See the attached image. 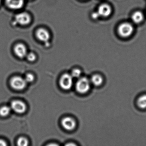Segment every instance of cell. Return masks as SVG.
<instances>
[{"mask_svg":"<svg viewBox=\"0 0 146 146\" xmlns=\"http://www.w3.org/2000/svg\"><path fill=\"white\" fill-rule=\"evenodd\" d=\"M119 35L123 37H128L133 34L134 28L129 23H125L121 24L118 28Z\"/></svg>","mask_w":146,"mask_h":146,"instance_id":"7a4b0ae2","label":"cell"},{"mask_svg":"<svg viewBox=\"0 0 146 146\" xmlns=\"http://www.w3.org/2000/svg\"><path fill=\"white\" fill-rule=\"evenodd\" d=\"M26 84L25 79L21 77H14L11 81V86L16 90H23L26 87Z\"/></svg>","mask_w":146,"mask_h":146,"instance_id":"3957f363","label":"cell"},{"mask_svg":"<svg viewBox=\"0 0 146 146\" xmlns=\"http://www.w3.org/2000/svg\"><path fill=\"white\" fill-rule=\"evenodd\" d=\"M73 84V77L69 74L63 75L60 78V84L63 89L67 90L71 88Z\"/></svg>","mask_w":146,"mask_h":146,"instance_id":"277c9868","label":"cell"},{"mask_svg":"<svg viewBox=\"0 0 146 146\" xmlns=\"http://www.w3.org/2000/svg\"><path fill=\"white\" fill-rule=\"evenodd\" d=\"M6 3L9 8L19 10L23 6L24 0H6Z\"/></svg>","mask_w":146,"mask_h":146,"instance_id":"9c48e42d","label":"cell"},{"mask_svg":"<svg viewBox=\"0 0 146 146\" xmlns=\"http://www.w3.org/2000/svg\"><path fill=\"white\" fill-rule=\"evenodd\" d=\"M7 145V144L4 140L0 139V146H5Z\"/></svg>","mask_w":146,"mask_h":146,"instance_id":"44dd1931","label":"cell"},{"mask_svg":"<svg viewBox=\"0 0 146 146\" xmlns=\"http://www.w3.org/2000/svg\"><path fill=\"white\" fill-rule=\"evenodd\" d=\"M100 17V15H99V13H98V12L97 11L95 12H94L92 13V17L93 19H98Z\"/></svg>","mask_w":146,"mask_h":146,"instance_id":"ffe728a7","label":"cell"},{"mask_svg":"<svg viewBox=\"0 0 146 146\" xmlns=\"http://www.w3.org/2000/svg\"><path fill=\"white\" fill-rule=\"evenodd\" d=\"M11 108L4 106L0 108V115L2 117L7 116L11 112Z\"/></svg>","mask_w":146,"mask_h":146,"instance_id":"9a60e30c","label":"cell"},{"mask_svg":"<svg viewBox=\"0 0 146 146\" xmlns=\"http://www.w3.org/2000/svg\"><path fill=\"white\" fill-rule=\"evenodd\" d=\"M62 126L67 130H72L75 129L76 126V121L70 117H66L62 119L61 121Z\"/></svg>","mask_w":146,"mask_h":146,"instance_id":"ba28073f","label":"cell"},{"mask_svg":"<svg viewBox=\"0 0 146 146\" xmlns=\"http://www.w3.org/2000/svg\"><path fill=\"white\" fill-rule=\"evenodd\" d=\"M17 145L20 146H28L29 145V141L25 137H20L18 140Z\"/></svg>","mask_w":146,"mask_h":146,"instance_id":"2e32d148","label":"cell"},{"mask_svg":"<svg viewBox=\"0 0 146 146\" xmlns=\"http://www.w3.org/2000/svg\"><path fill=\"white\" fill-rule=\"evenodd\" d=\"M34 79H35V77L34 75L31 74H27L25 78L27 83L32 82L34 81Z\"/></svg>","mask_w":146,"mask_h":146,"instance_id":"ac0fdd59","label":"cell"},{"mask_svg":"<svg viewBox=\"0 0 146 146\" xmlns=\"http://www.w3.org/2000/svg\"><path fill=\"white\" fill-rule=\"evenodd\" d=\"M97 11L100 17H107L111 14V7L107 4H102L99 7Z\"/></svg>","mask_w":146,"mask_h":146,"instance_id":"52a82bcc","label":"cell"},{"mask_svg":"<svg viewBox=\"0 0 146 146\" xmlns=\"http://www.w3.org/2000/svg\"><path fill=\"white\" fill-rule=\"evenodd\" d=\"M137 106L141 109L146 108V94L140 96L137 100Z\"/></svg>","mask_w":146,"mask_h":146,"instance_id":"5bb4252c","label":"cell"},{"mask_svg":"<svg viewBox=\"0 0 146 146\" xmlns=\"http://www.w3.org/2000/svg\"><path fill=\"white\" fill-rule=\"evenodd\" d=\"M36 37L41 41L48 42L50 38V35L47 31L45 29H39L36 31Z\"/></svg>","mask_w":146,"mask_h":146,"instance_id":"30bf717a","label":"cell"},{"mask_svg":"<svg viewBox=\"0 0 146 146\" xmlns=\"http://www.w3.org/2000/svg\"><path fill=\"white\" fill-rule=\"evenodd\" d=\"M1 0H0V4H1Z\"/></svg>","mask_w":146,"mask_h":146,"instance_id":"7402d4cb","label":"cell"},{"mask_svg":"<svg viewBox=\"0 0 146 146\" xmlns=\"http://www.w3.org/2000/svg\"><path fill=\"white\" fill-rule=\"evenodd\" d=\"M90 81L91 84H92L94 86L98 87L102 84L104 82V79L101 75L96 74L92 76Z\"/></svg>","mask_w":146,"mask_h":146,"instance_id":"7c38bea8","label":"cell"},{"mask_svg":"<svg viewBox=\"0 0 146 146\" xmlns=\"http://www.w3.org/2000/svg\"><path fill=\"white\" fill-rule=\"evenodd\" d=\"M16 22L22 25H26L30 23L31 19L30 16L26 13H19L16 16Z\"/></svg>","mask_w":146,"mask_h":146,"instance_id":"8992f818","label":"cell"},{"mask_svg":"<svg viewBox=\"0 0 146 146\" xmlns=\"http://www.w3.org/2000/svg\"><path fill=\"white\" fill-rule=\"evenodd\" d=\"M82 72L79 69H75L72 70V72L71 76L73 78H78L81 76Z\"/></svg>","mask_w":146,"mask_h":146,"instance_id":"e0dca14e","label":"cell"},{"mask_svg":"<svg viewBox=\"0 0 146 146\" xmlns=\"http://www.w3.org/2000/svg\"><path fill=\"white\" fill-rule=\"evenodd\" d=\"M14 52L16 55L20 58L26 57L27 54V48L23 44L19 43L14 47Z\"/></svg>","mask_w":146,"mask_h":146,"instance_id":"8fae6325","label":"cell"},{"mask_svg":"<svg viewBox=\"0 0 146 146\" xmlns=\"http://www.w3.org/2000/svg\"><path fill=\"white\" fill-rule=\"evenodd\" d=\"M144 16L141 12L137 11L135 12L131 16V20L135 24H139L143 21Z\"/></svg>","mask_w":146,"mask_h":146,"instance_id":"4fadbf2b","label":"cell"},{"mask_svg":"<svg viewBox=\"0 0 146 146\" xmlns=\"http://www.w3.org/2000/svg\"><path fill=\"white\" fill-rule=\"evenodd\" d=\"M11 108L17 113H22L26 111V106L23 102L15 100L11 102Z\"/></svg>","mask_w":146,"mask_h":146,"instance_id":"5b68a950","label":"cell"},{"mask_svg":"<svg viewBox=\"0 0 146 146\" xmlns=\"http://www.w3.org/2000/svg\"><path fill=\"white\" fill-rule=\"evenodd\" d=\"M27 59L30 61H34L35 60L36 57L33 53H30L26 55Z\"/></svg>","mask_w":146,"mask_h":146,"instance_id":"d6986e66","label":"cell"},{"mask_svg":"<svg viewBox=\"0 0 146 146\" xmlns=\"http://www.w3.org/2000/svg\"><path fill=\"white\" fill-rule=\"evenodd\" d=\"M90 84L91 82L90 80L87 78H81L76 84V90L80 94H85L89 90Z\"/></svg>","mask_w":146,"mask_h":146,"instance_id":"6da1fadb","label":"cell"}]
</instances>
